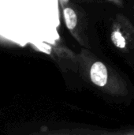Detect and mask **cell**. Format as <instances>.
Segmentation results:
<instances>
[{"instance_id":"obj_1","label":"cell","mask_w":134,"mask_h":135,"mask_svg":"<svg viewBox=\"0 0 134 135\" xmlns=\"http://www.w3.org/2000/svg\"><path fill=\"white\" fill-rule=\"evenodd\" d=\"M108 71L107 66L101 62H96L90 69V78L94 85L103 87L107 83Z\"/></svg>"},{"instance_id":"obj_2","label":"cell","mask_w":134,"mask_h":135,"mask_svg":"<svg viewBox=\"0 0 134 135\" xmlns=\"http://www.w3.org/2000/svg\"><path fill=\"white\" fill-rule=\"evenodd\" d=\"M63 15L66 27L70 30L74 29L77 24V16L75 11L70 7H66L63 9Z\"/></svg>"},{"instance_id":"obj_3","label":"cell","mask_w":134,"mask_h":135,"mask_svg":"<svg viewBox=\"0 0 134 135\" xmlns=\"http://www.w3.org/2000/svg\"><path fill=\"white\" fill-rule=\"evenodd\" d=\"M111 41L118 48H124L126 45V38L118 30H115L111 33Z\"/></svg>"}]
</instances>
